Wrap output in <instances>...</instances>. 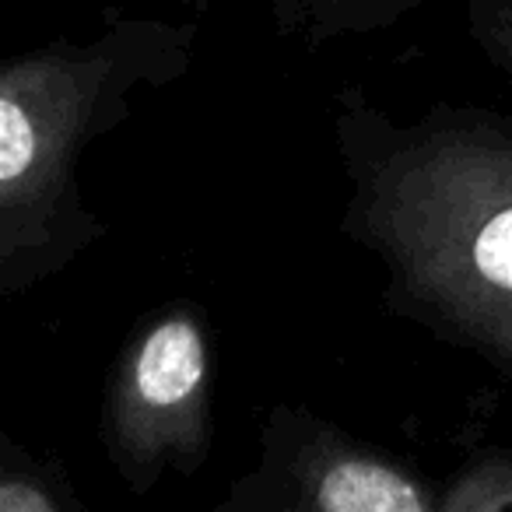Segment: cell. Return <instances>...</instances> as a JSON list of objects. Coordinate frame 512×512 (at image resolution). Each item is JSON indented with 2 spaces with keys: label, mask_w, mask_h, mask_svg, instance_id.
Listing matches in <instances>:
<instances>
[{
  "label": "cell",
  "mask_w": 512,
  "mask_h": 512,
  "mask_svg": "<svg viewBox=\"0 0 512 512\" xmlns=\"http://www.w3.org/2000/svg\"><path fill=\"white\" fill-rule=\"evenodd\" d=\"M341 232L390 309L512 379V116L435 102L418 116L344 85L330 102Z\"/></svg>",
  "instance_id": "cell-1"
},
{
  "label": "cell",
  "mask_w": 512,
  "mask_h": 512,
  "mask_svg": "<svg viewBox=\"0 0 512 512\" xmlns=\"http://www.w3.org/2000/svg\"><path fill=\"white\" fill-rule=\"evenodd\" d=\"M200 29L109 18L92 39H50L0 71V295L36 292L109 235L81 190V158L144 95L193 71Z\"/></svg>",
  "instance_id": "cell-2"
},
{
  "label": "cell",
  "mask_w": 512,
  "mask_h": 512,
  "mask_svg": "<svg viewBox=\"0 0 512 512\" xmlns=\"http://www.w3.org/2000/svg\"><path fill=\"white\" fill-rule=\"evenodd\" d=\"M211 390V330L197 302L172 299L130 327L99 407L102 453L130 495L204 470L214 446Z\"/></svg>",
  "instance_id": "cell-3"
},
{
  "label": "cell",
  "mask_w": 512,
  "mask_h": 512,
  "mask_svg": "<svg viewBox=\"0 0 512 512\" xmlns=\"http://www.w3.org/2000/svg\"><path fill=\"white\" fill-rule=\"evenodd\" d=\"M442 481L292 400L267 407L256 463L218 512H439Z\"/></svg>",
  "instance_id": "cell-4"
},
{
  "label": "cell",
  "mask_w": 512,
  "mask_h": 512,
  "mask_svg": "<svg viewBox=\"0 0 512 512\" xmlns=\"http://www.w3.org/2000/svg\"><path fill=\"white\" fill-rule=\"evenodd\" d=\"M435 0H267L278 36L323 50L341 39L379 36Z\"/></svg>",
  "instance_id": "cell-5"
},
{
  "label": "cell",
  "mask_w": 512,
  "mask_h": 512,
  "mask_svg": "<svg viewBox=\"0 0 512 512\" xmlns=\"http://www.w3.org/2000/svg\"><path fill=\"white\" fill-rule=\"evenodd\" d=\"M67 463L0 435V512H85Z\"/></svg>",
  "instance_id": "cell-6"
},
{
  "label": "cell",
  "mask_w": 512,
  "mask_h": 512,
  "mask_svg": "<svg viewBox=\"0 0 512 512\" xmlns=\"http://www.w3.org/2000/svg\"><path fill=\"white\" fill-rule=\"evenodd\" d=\"M439 512H512V449L481 446L442 481Z\"/></svg>",
  "instance_id": "cell-7"
},
{
  "label": "cell",
  "mask_w": 512,
  "mask_h": 512,
  "mask_svg": "<svg viewBox=\"0 0 512 512\" xmlns=\"http://www.w3.org/2000/svg\"><path fill=\"white\" fill-rule=\"evenodd\" d=\"M467 32L484 60L512 78V0H470Z\"/></svg>",
  "instance_id": "cell-8"
},
{
  "label": "cell",
  "mask_w": 512,
  "mask_h": 512,
  "mask_svg": "<svg viewBox=\"0 0 512 512\" xmlns=\"http://www.w3.org/2000/svg\"><path fill=\"white\" fill-rule=\"evenodd\" d=\"M186 4H190V8H197V11H211L218 0H186Z\"/></svg>",
  "instance_id": "cell-9"
}]
</instances>
